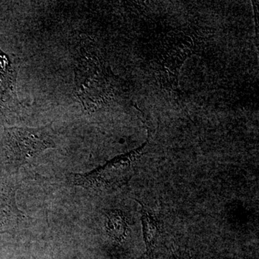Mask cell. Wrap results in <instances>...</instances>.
Returning <instances> with one entry per match:
<instances>
[{
  "mask_svg": "<svg viewBox=\"0 0 259 259\" xmlns=\"http://www.w3.org/2000/svg\"><path fill=\"white\" fill-rule=\"evenodd\" d=\"M18 190L13 177H0V235L13 233L26 218L17 205Z\"/></svg>",
  "mask_w": 259,
  "mask_h": 259,
  "instance_id": "5",
  "label": "cell"
},
{
  "mask_svg": "<svg viewBox=\"0 0 259 259\" xmlns=\"http://www.w3.org/2000/svg\"><path fill=\"white\" fill-rule=\"evenodd\" d=\"M106 231L108 236L117 242H122L128 234V224L124 213L119 209L107 212Z\"/></svg>",
  "mask_w": 259,
  "mask_h": 259,
  "instance_id": "7",
  "label": "cell"
},
{
  "mask_svg": "<svg viewBox=\"0 0 259 259\" xmlns=\"http://www.w3.org/2000/svg\"><path fill=\"white\" fill-rule=\"evenodd\" d=\"M56 139L51 125L5 127L0 136V156L5 169L10 175L18 173L44 151L57 147Z\"/></svg>",
  "mask_w": 259,
  "mask_h": 259,
  "instance_id": "1",
  "label": "cell"
},
{
  "mask_svg": "<svg viewBox=\"0 0 259 259\" xmlns=\"http://www.w3.org/2000/svg\"><path fill=\"white\" fill-rule=\"evenodd\" d=\"M74 90L87 111H95L105 97V80L101 68L89 40L81 39L74 52Z\"/></svg>",
  "mask_w": 259,
  "mask_h": 259,
  "instance_id": "2",
  "label": "cell"
},
{
  "mask_svg": "<svg viewBox=\"0 0 259 259\" xmlns=\"http://www.w3.org/2000/svg\"><path fill=\"white\" fill-rule=\"evenodd\" d=\"M141 204V222L143 226V234L146 246V253H152L155 245L161 233V223L158 218L155 215L146 204L138 200Z\"/></svg>",
  "mask_w": 259,
  "mask_h": 259,
  "instance_id": "6",
  "label": "cell"
},
{
  "mask_svg": "<svg viewBox=\"0 0 259 259\" xmlns=\"http://www.w3.org/2000/svg\"><path fill=\"white\" fill-rule=\"evenodd\" d=\"M18 61L14 54L0 49V120L10 122L21 111L17 93Z\"/></svg>",
  "mask_w": 259,
  "mask_h": 259,
  "instance_id": "4",
  "label": "cell"
},
{
  "mask_svg": "<svg viewBox=\"0 0 259 259\" xmlns=\"http://www.w3.org/2000/svg\"><path fill=\"white\" fill-rule=\"evenodd\" d=\"M137 151L118 156L104 166L83 174H69L66 179L70 185L95 192L110 191L129 182L134 174L133 162Z\"/></svg>",
  "mask_w": 259,
  "mask_h": 259,
  "instance_id": "3",
  "label": "cell"
}]
</instances>
